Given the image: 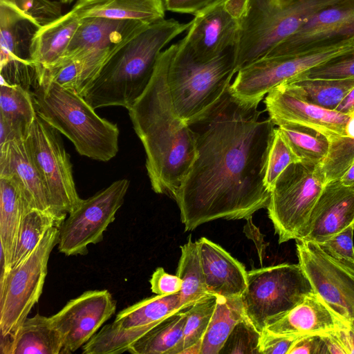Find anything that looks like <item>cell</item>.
I'll list each match as a JSON object with an SVG mask.
<instances>
[{
    "mask_svg": "<svg viewBox=\"0 0 354 354\" xmlns=\"http://www.w3.org/2000/svg\"><path fill=\"white\" fill-rule=\"evenodd\" d=\"M259 104L236 98L230 87L188 122L196 156L176 202L185 231L216 219H249L266 208L271 192L265 179L276 128L261 119Z\"/></svg>",
    "mask_w": 354,
    "mask_h": 354,
    "instance_id": "obj_1",
    "label": "cell"
},
{
    "mask_svg": "<svg viewBox=\"0 0 354 354\" xmlns=\"http://www.w3.org/2000/svg\"><path fill=\"white\" fill-rule=\"evenodd\" d=\"M177 48L178 43L160 53L146 89L127 109L146 153L152 189L174 201L196 156L194 133L176 111L167 82Z\"/></svg>",
    "mask_w": 354,
    "mask_h": 354,
    "instance_id": "obj_2",
    "label": "cell"
},
{
    "mask_svg": "<svg viewBox=\"0 0 354 354\" xmlns=\"http://www.w3.org/2000/svg\"><path fill=\"white\" fill-rule=\"evenodd\" d=\"M189 26L174 19L150 24L109 58L81 96L95 109H129L149 84L162 49Z\"/></svg>",
    "mask_w": 354,
    "mask_h": 354,
    "instance_id": "obj_3",
    "label": "cell"
},
{
    "mask_svg": "<svg viewBox=\"0 0 354 354\" xmlns=\"http://www.w3.org/2000/svg\"><path fill=\"white\" fill-rule=\"evenodd\" d=\"M32 93L37 113L67 137L76 151L106 162L118 151L117 124L100 117L80 94L42 77H35Z\"/></svg>",
    "mask_w": 354,
    "mask_h": 354,
    "instance_id": "obj_4",
    "label": "cell"
},
{
    "mask_svg": "<svg viewBox=\"0 0 354 354\" xmlns=\"http://www.w3.org/2000/svg\"><path fill=\"white\" fill-rule=\"evenodd\" d=\"M342 1L293 0L279 6L272 0H250L234 46L237 71L267 56L314 14Z\"/></svg>",
    "mask_w": 354,
    "mask_h": 354,
    "instance_id": "obj_5",
    "label": "cell"
},
{
    "mask_svg": "<svg viewBox=\"0 0 354 354\" xmlns=\"http://www.w3.org/2000/svg\"><path fill=\"white\" fill-rule=\"evenodd\" d=\"M237 73L234 47L207 62L196 60L181 39L168 68L167 82L174 105L187 123L225 93Z\"/></svg>",
    "mask_w": 354,
    "mask_h": 354,
    "instance_id": "obj_6",
    "label": "cell"
},
{
    "mask_svg": "<svg viewBox=\"0 0 354 354\" xmlns=\"http://www.w3.org/2000/svg\"><path fill=\"white\" fill-rule=\"evenodd\" d=\"M313 292L299 263H281L248 272L242 300L246 316L261 332Z\"/></svg>",
    "mask_w": 354,
    "mask_h": 354,
    "instance_id": "obj_7",
    "label": "cell"
},
{
    "mask_svg": "<svg viewBox=\"0 0 354 354\" xmlns=\"http://www.w3.org/2000/svg\"><path fill=\"white\" fill-rule=\"evenodd\" d=\"M325 185L321 164L293 162L279 175L266 207L279 243L299 238Z\"/></svg>",
    "mask_w": 354,
    "mask_h": 354,
    "instance_id": "obj_8",
    "label": "cell"
},
{
    "mask_svg": "<svg viewBox=\"0 0 354 354\" xmlns=\"http://www.w3.org/2000/svg\"><path fill=\"white\" fill-rule=\"evenodd\" d=\"M354 51V35L303 53L265 57L240 68L230 84L239 100L259 104L274 87L333 58Z\"/></svg>",
    "mask_w": 354,
    "mask_h": 354,
    "instance_id": "obj_9",
    "label": "cell"
},
{
    "mask_svg": "<svg viewBox=\"0 0 354 354\" xmlns=\"http://www.w3.org/2000/svg\"><path fill=\"white\" fill-rule=\"evenodd\" d=\"M59 240V227H53L37 247L10 268L0 280V333L12 335L28 317L41 295L50 254Z\"/></svg>",
    "mask_w": 354,
    "mask_h": 354,
    "instance_id": "obj_10",
    "label": "cell"
},
{
    "mask_svg": "<svg viewBox=\"0 0 354 354\" xmlns=\"http://www.w3.org/2000/svg\"><path fill=\"white\" fill-rule=\"evenodd\" d=\"M55 214L66 218L80 204L72 165L59 131L37 115L26 138Z\"/></svg>",
    "mask_w": 354,
    "mask_h": 354,
    "instance_id": "obj_11",
    "label": "cell"
},
{
    "mask_svg": "<svg viewBox=\"0 0 354 354\" xmlns=\"http://www.w3.org/2000/svg\"><path fill=\"white\" fill-rule=\"evenodd\" d=\"M129 187V180L120 179L82 199L59 227V251L66 256L84 255L88 245L100 242L122 205Z\"/></svg>",
    "mask_w": 354,
    "mask_h": 354,
    "instance_id": "obj_12",
    "label": "cell"
},
{
    "mask_svg": "<svg viewBox=\"0 0 354 354\" xmlns=\"http://www.w3.org/2000/svg\"><path fill=\"white\" fill-rule=\"evenodd\" d=\"M296 249L314 291L354 330V263L331 257L313 242L296 241Z\"/></svg>",
    "mask_w": 354,
    "mask_h": 354,
    "instance_id": "obj_13",
    "label": "cell"
},
{
    "mask_svg": "<svg viewBox=\"0 0 354 354\" xmlns=\"http://www.w3.org/2000/svg\"><path fill=\"white\" fill-rule=\"evenodd\" d=\"M40 27L12 4L0 1L1 82L28 87L34 81L31 44Z\"/></svg>",
    "mask_w": 354,
    "mask_h": 354,
    "instance_id": "obj_14",
    "label": "cell"
},
{
    "mask_svg": "<svg viewBox=\"0 0 354 354\" xmlns=\"http://www.w3.org/2000/svg\"><path fill=\"white\" fill-rule=\"evenodd\" d=\"M116 301L106 290H88L68 301L49 317L63 340L61 353H71L86 344L109 319Z\"/></svg>",
    "mask_w": 354,
    "mask_h": 354,
    "instance_id": "obj_15",
    "label": "cell"
},
{
    "mask_svg": "<svg viewBox=\"0 0 354 354\" xmlns=\"http://www.w3.org/2000/svg\"><path fill=\"white\" fill-rule=\"evenodd\" d=\"M353 35L354 0H344L314 14L266 57L300 54Z\"/></svg>",
    "mask_w": 354,
    "mask_h": 354,
    "instance_id": "obj_16",
    "label": "cell"
},
{
    "mask_svg": "<svg viewBox=\"0 0 354 354\" xmlns=\"http://www.w3.org/2000/svg\"><path fill=\"white\" fill-rule=\"evenodd\" d=\"M194 16L187 33L182 40L196 60H212L234 47L238 39L240 20L227 10L225 0Z\"/></svg>",
    "mask_w": 354,
    "mask_h": 354,
    "instance_id": "obj_17",
    "label": "cell"
},
{
    "mask_svg": "<svg viewBox=\"0 0 354 354\" xmlns=\"http://www.w3.org/2000/svg\"><path fill=\"white\" fill-rule=\"evenodd\" d=\"M266 111L274 124L295 123L313 128L330 141L346 137L349 115L328 110L303 100L279 85L265 98Z\"/></svg>",
    "mask_w": 354,
    "mask_h": 354,
    "instance_id": "obj_18",
    "label": "cell"
},
{
    "mask_svg": "<svg viewBox=\"0 0 354 354\" xmlns=\"http://www.w3.org/2000/svg\"><path fill=\"white\" fill-rule=\"evenodd\" d=\"M354 223V187L339 179L327 183L299 238L320 244Z\"/></svg>",
    "mask_w": 354,
    "mask_h": 354,
    "instance_id": "obj_19",
    "label": "cell"
},
{
    "mask_svg": "<svg viewBox=\"0 0 354 354\" xmlns=\"http://www.w3.org/2000/svg\"><path fill=\"white\" fill-rule=\"evenodd\" d=\"M149 25L131 19L81 18L78 28L59 62L78 58L95 50H118Z\"/></svg>",
    "mask_w": 354,
    "mask_h": 354,
    "instance_id": "obj_20",
    "label": "cell"
},
{
    "mask_svg": "<svg viewBox=\"0 0 354 354\" xmlns=\"http://www.w3.org/2000/svg\"><path fill=\"white\" fill-rule=\"evenodd\" d=\"M348 326L315 291L263 330L279 336L324 335Z\"/></svg>",
    "mask_w": 354,
    "mask_h": 354,
    "instance_id": "obj_21",
    "label": "cell"
},
{
    "mask_svg": "<svg viewBox=\"0 0 354 354\" xmlns=\"http://www.w3.org/2000/svg\"><path fill=\"white\" fill-rule=\"evenodd\" d=\"M196 241L208 292L227 298L242 297L248 284L244 266L208 239Z\"/></svg>",
    "mask_w": 354,
    "mask_h": 354,
    "instance_id": "obj_22",
    "label": "cell"
},
{
    "mask_svg": "<svg viewBox=\"0 0 354 354\" xmlns=\"http://www.w3.org/2000/svg\"><path fill=\"white\" fill-rule=\"evenodd\" d=\"M10 176L20 182L32 209L57 216L51 209L48 191L26 138L15 140L0 147V177Z\"/></svg>",
    "mask_w": 354,
    "mask_h": 354,
    "instance_id": "obj_23",
    "label": "cell"
},
{
    "mask_svg": "<svg viewBox=\"0 0 354 354\" xmlns=\"http://www.w3.org/2000/svg\"><path fill=\"white\" fill-rule=\"evenodd\" d=\"M32 209L25 190L14 176L0 177V245L1 259L8 272L25 214Z\"/></svg>",
    "mask_w": 354,
    "mask_h": 354,
    "instance_id": "obj_24",
    "label": "cell"
},
{
    "mask_svg": "<svg viewBox=\"0 0 354 354\" xmlns=\"http://www.w3.org/2000/svg\"><path fill=\"white\" fill-rule=\"evenodd\" d=\"M63 340L49 317H27L15 333L1 336V354H59Z\"/></svg>",
    "mask_w": 354,
    "mask_h": 354,
    "instance_id": "obj_25",
    "label": "cell"
},
{
    "mask_svg": "<svg viewBox=\"0 0 354 354\" xmlns=\"http://www.w3.org/2000/svg\"><path fill=\"white\" fill-rule=\"evenodd\" d=\"M80 18L100 17L151 24L165 19L163 0H77L71 10Z\"/></svg>",
    "mask_w": 354,
    "mask_h": 354,
    "instance_id": "obj_26",
    "label": "cell"
},
{
    "mask_svg": "<svg viewBox=\"0 0 354 354\" xmlns=\"http://www.w3.org/2000/svg\"><path fill=\"white\" fill-rule=\"evenodd\" d=\"M81 22L71 10L39 28L31 44L35 71L50 68L64 56Z\"/></svg>",
    "mask_w": 354,
    "mask_h": 354,
    "instance_id": "obj_27",
    "label": "cell"
},
{
    "mask_svg": "<svg viewBox=\"0 0 354 354\" xmlns=\"http://www.w3.org/2000/svg\"><path fill=\"white\" fill-rule=\"evenodd\" d=\"M37 113L32 93L19 84L1 82L0 122L14 140L27 138Z\"/></svg>",
    "mask_w": 354,
    "mask_h": 354,
    "instance_id": "obj_28",
    "label": "cell"
},
{
    "mask_svg": "<svg viewBox=\"0 0 354 354\" xmlns=\"http://www.w3.org/2000/svg\"><path fill=\"white\" fill-rule=\"evenodd\" d=\"M187 308L182 305L180 292L144 299L120 311L113 322L123 328L151 330L171 314Z\"/></svg>",
    "mask_w": 354,
    "mask_h": 354,
    "instance_id": "obj_29",
    "label": "cell"
},
{
    "mask_svg": "<svg viewBox=\"0 0 354 354\" xmlns=\"http://www.w3.org/2000/svg\"><path fill=\"white\" fill-rule=\"evenodd\" d=\"M293 95L328 110H336L354 87V79L295 77L280 84Z\"/></svg>",
    "mask_w": 354,
    "mask_h": 354,
    "instance_id": "obj_30",
    "label": "cell"
},
{
    "mask_svg": "<svg viewBox=\"0 0 354 354\" xmlns=\"http://www.w3.org/2000/svg\"><path fill=\"white\" fill-rule=\"evenodd\" d=\"M188 308L177 311L152 328L134 342L132 354H178Z\"/></svg>",
    "mask_w": 354,
    "mask_h": 354,
    "instance_id": "obj_31",
    "label": "cell"
},
{
    "mask_svg": "<svg viewBox=\"0 0 354 354\" xmlns=\"http://www.w3.org/2000/svg\"><path fill=\"white\" fill-rule=\"evenodd\" d=\"M245 317L242 297L217 295L214 312L202 340L201 354H219L235 325Z\"/></svg>",
    "mask_w": 354,
    "mask_h": 354,
    "instance_id": "obj_32",
    "label": "cell"
},
{
    "mask_svg": "<svg viewBox=\"0 0 354 354\" xmlns=\"http://www.w3.org/2000/svg\"><path fill=\"white\" fill-rule=\"evenodd\" d=\"M277 129L301 162L322 165L326 158L330 141L319 131L295 123L279 124Z\"/></svg>",
    "mask_w": 354,
    "mask_h": 354,
    "instance_id": "obj_33",
    "label": "cell"
},
{
    "mask_svg": "<svg viewBox=\"0 0 354 354\" xmlns=\"http://www.w3.org/2000/svg\"><path fill=\"white\" fill-rule=\"evenodd\" d=\"M181 254L176 275L183 281L180 291L182 305L189 308L208 292L201 262L197 241L189 235L186 243L180 246Z\"/></svg>",
    "mask_w": 354,
    "mask_h": 354,
    "instance_id": "obj_34",
    "label": "cell"
},
{
    "mask_svg": "<svg viewBox=\"0 0 354 354\" xmlns=\"http://www.w3.org/2000/svg\"><path fill=\"white\" fill-rule=\"evenodd\" d=\"M65 218L37 209H30L24 216L12 260L11 267L25 259L38 245L51 227H59Z\"/></svg>",
    "mask_w": 354,
    "mask_h": 354,
    "instance_id": "obj_35",
    "label": "cell"
},
{
    "mask_svg": "<svg viewBox=\"0 0 354 354\" xmlns=\"http://www.w3.org/2000/svg\"><path fill=\"white\" fill-rule=\"evenodd\" d=\"M346 125V137L330 141L329 153L321 165L326 184L339 179L354 162V112Z\"/></svg>",
    "mask_w": 354,
    "mask_h": 354,
    "instance_id": "obj_36",
    "label": "cell"
},
{
    "mask_svg": "<svg viewBox=\"0 0 354 354\" xmlns=\"http://www.w3.org/2000/svg\"><path fill=\"white\" fill-rule=\"evenodd\" d=\"M217 295L207 293L187 310V319L178 354L203 339L214 312Z\"/></svg>",
    "mask_w": 354,
    "mask_h": 354,
    "instance_id": "obj_37",
    "label": "cell"
},
{
    "mask_svg": "<svg viewBox=\"0 0 354 354\" xmlns=\"http://www.w3.org/2000/svg\"><path fill=\"white\" fill-rule=\"evenodd\" d=\"M260 337L261 332L246 316L235 325L219 354H259Z\"/></svg>",
    "mask_w": 354,
    "mask_h": 354,
    "instance_id": "obj_38",
    "label": "cell"
},
{
    "mask_svg": "<svg viewBox=\"0 0 354 354\" xmlns=\"http://www.w3.org/2000/svg\"><path fill=\"white\" fill-rule=\"evenodd\" d=\"M301 162L287 144L277 127L270 151L265 183L271 189L279 175L290 164Z\"/></svg>",
    "mask_w": 354,
    "mask_h": 354,
    "instance_id": "obj_39",
    "label": "cell"
},
{
    "mask_svg": "<svg viewBox=\"0 0 354 354\" xmlns=\"http://www.w3.org/2000/svg\"><path fill=\"white\" fill-rule=\"evenodd\" d=\"M8 2L41 27L62 15L60 1L51 0H0Z\"/></svg>",
    "mask_w": 354,
    "mask_h": 354,
    "instance_id": "obj_40",
    "label": "cell"
},
{
    "mask_svg": "<svg viewBox=\"0 0 354 354\" xmlns=\"http://www.w3.org/2000/svg\"><path fill=\"white\" fill-rule=\"evenodd\" d=\"M295 77L354 79V51L333 58Z\"/></svg>",
    "mask_w": 354,
    "mask_h": 354,
    "instance_id": "obj_41",
    "label": "cell"
},
{
    "mask_svg": "<svg viewBox=\"0 0 354 354\" xmlns=\"http://www.w3.org/2000/svg\"><path fill=\"white\" fill-rule=\"evenodd\" d=\"M353 234L354 223L318 245L331 257L354 263Z\"/></svg>",
    "mask_w": 354,
    "mask_h": 354,
    "instance_id": "obj_42",
    "label": "cell"
},
{
    "mask_svg": "<svg viewBox=\"0 0 354 354\" xmlns=\"http://www.w3.org/2000/svg\"><path fill=\"white\" fill-rule=\"evenodd\" d=\"M151 291L157 295H169L180 291L183 281L176 274L165 272L163 268L156 269L149 280Z\"/></svg>",
    "mask_w": 354,
    "mask_h": 354,
    "instance_id": "obj_43",
    "label": "cell"
},
{
    "mask_svg": "<svg viewBox=\"0 0 354 354\" xmlns=\"http://www.w3.org/2000/svg\"><path fill=\"white\" fill-rule=\"evenodd\" d=\"M301 336H279L261 332L259 354H288L292 346Z\"/></svg>",
    "mask_w": 354,
    "mask_h": 354,
    "instance_id": "obj_44",
    "label": "cell"
},
{
    "mask_svg": "<svg viewBox=\"0 0 354 354\" xmlns=\"http://www.w3.org/2000/svg\"><path fill=\"white\" fill-rule=\"evenodd\" d=\"M223 0H163L166 10L195 15Z\"/></svg>",
    "mask_w": 354,
    "mask_h": 354,
    "instance_id": "obj_45",
    "label": "cell"
},
{
    "mask_svg": "<svg viewBox=\"0 0 354 354\" xmlns=\"http://www.w3.org/2000/svg\"><path fill=\"white\" fill-rule=\"evenodd\" d=\"M324 353L322 335H307L299 337L290 348L288 354Z\"/></svg>",
    "mask_w": 354,
    "mask_h": 354,
    "instance_id": "obj_46",
    "label": "cell"
},
{
    "mask_svg": "<svg viewBox=\"0 0 354 354\" xmlns=\"http://www.w3.org/2000/svg\"><path fill=\"white\" fill-rule=\"evenodd\" d=\"M324 353L346 354V351L339 339L336 330L322 335Z\"/></svg>",
    "mask_w": 354,
    "mask_h": 354,
    "instance_id": "obj_47",
    "label": "cell"
},
{
    "mask_svg": "<svg viewBox=\"0 0 354 354\" xmlns=\"http://www.w3.org/2000/svg\"><path fill=\"white\" fill-rule=\"evenodd\" d=\"M346 354L354 353V330L350 326H346L336 330Z\"/></svg>",
    "mask_w": 354,
    "mask_h": 354,
    "instance_id": "obj_48",
    "label": "cell"
},
{
    "mask_svg": "<svg viewBox=\"0 0 354 354\" xmlns=\"http://www.w3.org/2000/svg\"><path fill=\"white\" fill-rule=\"evenodd\" d=\"M336 111L346 115L354 112V87L344 97Z\"/></svg>",
    "mask_w": 354,
    "mask_h": 354,
    "instance_id": "obj_49",
    "label": "cell"
},
{
    "mask_svg": "<svg viewBox=\"0 0 354 354\" xmlns=\"http://www.w3.org/2000/svg\"><path fill=\"white\" fill-rule=\"evenodd\" d=\"M249 1L250 0H225L227 7L239 15L245 12Z\"/></svg>",
    "mask_w": 354,
    "mask_h": 354,
    "instance_id": "obj_50",
    "label": "cell"
},
{
    "mask_svg": "<svg viewBox=\"0 0 354 354\" xmlns=\"http://www.w3.org/2000/svg\"><path fill=\"white\" fill-rule=\"evenodd\" d=\"M343 185L354 187V162L339 178Z\"/></svg>",
    "mask_w": 354,
    "mask_h": 354,
    "instance_id": "obj_51",
    "label": "cell"
},
{
    "mask_svg": "<svg viewBox=\"0 0 354 354\" xmlns=\"http://www.w3.org/2000/svg\"><path fill=\"white\" fill-rule=\"evenodd\" d=\"M202 340L185 348L180 354H201Z\"/></svg>",
    "mask_w": 354,
    "mask_h": 354,
    "instance_id": "obj_52",
    "label": "cell"
},
{
    "mask_svg": "<svg viewBox=\"0 0 354 354\" xmlns=\"http://www.w3.org/2000/svg\"><path fill=\"white\" fill-rule=\"evenodd\" d=\"M293 0H276V3L279 6L286 5Z\"/></svg>",
    "mask_w": 354,
    "mask_h": 354,
    "instance_id": "obj_53",
    "label": "cell"
},
{
    "mask_svg": "<svg viewBox=\"0 0 354 354\" xmlns=\"http://www.w3.org/2000/svg\"><path fill=\"white\" fill-rule=\"evenodd\" d=\"M75 0H59L62 3H71Z\"/></svg>",
    "mask_w": 354,
    "mask_h": 354,
    "instance_id": "obj_54",
    "label": "cell"
}]
</instances>
